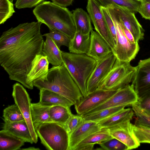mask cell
I'll list each match as a JSON object with an SVG mask.
<instances>
[{
    "label": "cell",
    "mask_w": 150,
    "mask_h": 150,
    "mask_svg": "<svg viewBox=\"0 0 150 150\" xmlns=\"http://www.w3.org/2000/svg\"><path fill=\"white\" fill-rule=\"evenodd\" d=\"M112 52V49L105 40L97 32L92 30L90 33V45L86 54L97 61Z\"/></svg>",
    "instance_id": "2e32d148"
},
{
    "label": "cell",
    "mask_w": 150,
    "mask_h": 150,
    "mask_svg": "<svg viewBox=\"0 0 150 150\" xmlns=\"http://www.w3.org/2000/svg\"><path fill=\"white\" fill-rule=\"evenodd\" d=\"M43 55L47 57L49 63L57 66L63 63L62 51L51 38L46 37L42 49Z\"/></svg>",
    "instance_id": "7402d4cb"
},
{
    "label": "cell",
    "mask_w": 150,
    "mask_h": 150,
    "mask_svg": "<svg viewBox=\"0 0 150 150\" xmlns=\"http://www.w3.org/2000/svg\"><path fill=\"white\" fill-rule=\"evenodd\" d=\"M136 67L130 62L121 61L116 59L112 69L101 81L97 89L117 91L132 82Z\"/></svg>",
    "instance_id": "8992f818"
},
{
    "label": "cell",
    "mask_w": 150,
    "mask_h": 150,
    "mask_svg": "<svg viewBox=\"0 0 150 150\" xmlns=\"http://www.w3.org/2000/svg\"><path fill=\"white\" fill-rule=\"evenodd\" d=\"M100 5L106 7L111 5L121 7L134 13L138 12L140 2L133 0H96Z\"/></svg>",
    "instance_id": "f546056e"
},
{
    "label": "cell",
    "mask_w": 150,
    "mask_h": 150,
    "mask_svg": "<svg viewBox=\"0 0 150 150\" xmlns=\"http://www.w3.org/2000/svg\"><path fill=\"white\" fill-rule=\"evenodd\" d=\"M49 63L47 57L43 54L37 56L27 77V82L31 90L34 86L33 82L43 77L47 73Z\"/></svg>",
    "instance_id": "ac0fdd59"
},
{
    "label": "cell",
    "mask_w": 150,
    "mask_h": 150,
    "mask_svg": "<svg viewBox=\"0 0 150 150\" xmlns=\"http://www.w3.org/2000/svg\"><path fill=\"white\" fill-rule=\"evenodd\" d=\"M41 143L49 150H68L69 134L65 127L54 122L43 123L35 129Z\"/></svg>",
    "instance_id": "5b68a950"
},
{
    "label": "cell",
    "mask_w": 150,
    "mask_h": 150,
    "mask_svg": "<svg viewBox=\"0 0 150 150\" xmlns=\"http://www.w3.org/2000/svg\"><path fill=\"white\" fill-rule=\"evenodd\" d=\"M23 140L4 129L0 131V150H17L24 144Z\"/></svg>",
    "instance_id": "4316f807"
},
{
    "label": "cell",
    "mask_w": 150,
    "mask_h": 150,
    "mask_svg": "<svg viewBox=\"0 0 150 150\" xmlns=\"http://www.w3.org/2000/svg\"><path fill=\"white\" fill-rule=\"evenodd\" d=\"M100 150H128L127 146L117 139L112 137L99 144Z\"/></svg>",
    "instance_id": "e575fe53"
},
{
    "label": "cell",
    "mask_w": 150,
    "mask_h": 150,
    "mask_svg": "<svg viewBox=\"0 0 150 150\" xmlns=\"http://www.w3.org/2000/svg\"><path fill=\"white\" fill-rule=\"evenodd\" d=\"M133 0L135 1H136L138 2H140L141 1V0Z\"/></svg>",
    "instance_id": "bcb514c9"
},
{
    "label": "cell",
    "mask_w": 150,
    "mask_h": 150,
    "mask_svg": "<svg viewBox=\"0 0 150 150\" xmlns=\"http://www.w3.org/2000/svg\"><path fill=\"white\" fill-rule=\"evenodd\" d=\"M38 21L21 23L4 32L0 37V64L11 80L29 89L27 75L44 40Z\"/></svg>",
    "instance_id": "6da1fadb"
},
{
    "label": "cell",
    "mask_w": 150,
    "mask_h": 150,
    "mask_svg": "<svg viewBox=\"0 0 150 150\" xmlns=\"http://www.w3.org/2000/svg\"><path fill=\"white\" fill-rule=\"evenodd\" d=\"M112 18L115 28L117 39L116 44L112 50V53L119 61L130 62L135 58L139 50L138 43L130 42L125 36L119 23Z\"/></svg>",
    "instance_id": "ba28073f"
},
{
    "label": "cell",
    "mask_w": 150,
    "mask_h": 150,
    "mask_svg": "<svg viewBox=\"0 0 150 150\" xmlns=\"http://www.w3.org/2000/svg\"><path fill=\"white\" fill-rule=\"evenodd\" d=\"M108 128H102L89 135L80 142L75 150H92L95 144H99L112 138Z\"/></svg>",
    "instance_id": "44dd1931"
},
{
    "label": "cell",
    "mask_w": 150,
    "mask_h": 150,
    "mask_svg": "<svg viewBox=\"0 0 150 150\" xmlns=\"http://www.w3.org/2000/svg\"><path fill=\"white\" fill-rule=\"evenodd\" d=\"M142 1H145L150 3V0H141V2Z\"/></svg>",
    "instance_id": "f6af8a7d"
},
{
    "label": "cell",
    "mask_w": 150,
    "mask_h": 150,
    "mask_svg": "<svg viewBox=\"0 0 150 150\" xmlns=\"http://www.w3.org/2000/svg\"><path fill=\"white\" fill-rule=\"evenodd\" d=\"M101 129L96 122L84 121L69 135L68 150H75L76 146L82 141Z\"/></svg>",
    "instance_id": "e0dca14e"
},
{
    "label": "cell",
    "mask_w": 150,
    "mask_h": 150,
    "mask_svg": "<svg viewBox=\"0 0 150 150\" xmlns=\"http://www.w3.org/2000/svg\"><path fill=\"white\" fill-rule=\"evenodd\" d=\"M137 103L144 111L150 114V92L138 99Z\"/></svg>",
    "instance_id": "ab89813d"
},
{
    "label": "cell",
    "mask_w": 150,
    "mask_h": 150,
    "mask_svg": "<svg viewBox=\"0 0 150 150\" xmlns=\"http://www.w3.org/2000/svg\"><path fill=\"white\" fill-rule=\"evenodd\" d=\"M135 67L131 85L138 99L150 92V57L140 60Z\"/></svg>",
    "instance_id": "4fadbf2b"
},
{
    "label": "cell",
    "mask_w": 150,
    "mask_h": 150,
    "mask_svg": "<svg viewBox=\"0 0 150 150\" xmlns=\"http://www.w3.org/2000/svg\"><path fill=\"white\" fill-rule=\"evenodd\" d=\"M116 59V57L112 52L103 59L97 61L96 66L87 81V94L97 89L100 82L112 69Z\"/></svg>",
    "instance_id": "7c38bea8"
},
{
    "label": "cell",
    "mask_w": 150,
    "mask_h": 150,
    "mask_svg": "<svg viewBox=\"0 0 150 150\" xmlns=\"http://www.w3.org/2000/svg\"><path fill=\"white\" fill-rule=\"evenodd\" d=\"M116 21L119 24L125 36L130 42L132 43L138 42H136L132 35L128 30L121 23L117 21Z\"/></svg>",
    "instance_id": "b9f144b4"
},
{
    "label": "cell",
    "mask_w": 150,
    "mask_h": 150,
    "mask_svg": "<svg viewBox=\"0 0 150 150\" xmlns=\"http://www.w3.org/2000/svg\"><path fill=\"white\" fill-rule=\"evenodd\" d=\"M106 8L112 18L121 23L130 32L136 42H138L143 39L144 30L134 13L116 5H111Z\"/></svg>",
    "instance_id": "52a82bcc"
},
{
    "label": "cell",
    "mask_w": 150,
    "mask_h": 150,
    "mask_svg": "<svg viewBox=\"0 0 150 150\" xmlns=\"http://www.w3.org/2000/svg\"><path fill=\"white\" fill-rule=\"evenodd\" d=\"M138 12L143 18L150 20V3L145 1L140 2Z\"/></svg>",
    "instance_id": "60d3db41"
},
{
    "label": "cell",
    "mask_w": 150,
    "mask_h": 150,
    "mask_svg": "<svg viewBox=\"0 0 150 150\" xmlns=\"http://www.w3.org/2000/svg\"><path fill=\"white\" fill-rule=\"evenodd\" d=\"M84 121V120L81 115L78 114L75 115L72 114L65 126L69 135Z\"/></svg>",
    "instance_id": "8d00e7d4"
},
{
    "label": "cell",
    "mask_w": 150,
    "mask_h": 150,
    "mask_svg": "<svg viewBox=\"0 0 150 150\" xmlns=\"http://www.w3.org/2000/svg\"><path fill=\"white\" fill-rule=\"evenodd\" d=\"M132 125L129 121L108 128L110 135L124 144L128 150L137 148L140 145L133 132Z\"/></svg>",
    "instance_id": "9a60e30c"
},
{
    "label": "cell",
    "mask_w": 150,
    "mask_h": 150,
    "mask_svg": "<svg viewBox=\"0 0 150 150\" xmlns=\"http://www.w3.org/2000/svg\"><path fill=\"white\" fill-rule=\"evenodd\" d=\"M132 106L136 117L134 125L150 129V114L143 110L137 103Z\"/></svg>",
    "instance_id": "4dcf8cb0"
},
{
    "label": "cell",
    "mask_w": 150,
    "mask_h": 150,
    "mask_svg": "<svg viewBox=\"0 0 150 150\" xmlns=\"http://www.w3.org/2000/svg\"><path fill=\"white\" fill-rule=\"evenodd\" d=\"M72 114L70 108L64 106H54L50 108L49 115L52 122L60 124L64 127Z\"/></svg>",
    "instance_id": "83f0119b"
},
{
    "label": "cell",
    "mask_w": 150,
    "mask_h": 150,
    "mask_svg": "<svg viewBox=\"0 0 150 150\" xmlns=\"http://www.w3.org/2000/svg\"><path fill=\"white\" fill-rule=\"evenodd\" d=\"M12 95L15 103L21 111L26 121L34 143L38 141V136L33 125L31 115V100L27 91L22 85L17 83L13 86Z\"/></svg>",
    "instance_id": "30bf717a"
},
{
    "label": "cell",
    "mask_w": 150,
    "mask_h": 150,
    "mask_svg": "<svg viewBox=\"0 0 150 150\" xmlns=\"http://www.w3.org/2000/svg\"><path fill=\"white\" fill-rule=\"evenodd\" d=\"M52 2L62 7H66L71 5L74 0H51Z\"/></svg>",
    "instance_id": "7bdbcfd3"
},
{
    "label": "cell",
    "mask_w": 150,
    "mask_h": 150,
    "mask_svg": "<svg viewBox=\"0 0 150 150\" xmlns=\"http://www.w3.org/2000/svg\"><path fill=\"white\" fill-rule=\"evenodd\" d=\"M45 0H16L15 4L16 8L18 9L31 8L36 7Z\"/></svg>",
    "instance_id": "f35d334b"
},
{
    "label": "cell",
    "mask_w": 150,
    "mask_h": 150,
    "mask_svg": "<svg viewBox=\"0 0 150 150\" xmlns=\"http://www.w3.org/2000/svg\"><path fill=\"white\" fill-rule=\"evenodd\" d=\"M63 63L75 82L83 96L87 95V81L97 61L86 54H77L62 51Z\"/></svg>",
    "instance_id": "277c9868"
},
{
    "label": "cell",
    "mask_w": 150,
    "mask_h": 150,
    "mask_svg": "<svg viewBox=\"0 0 150 150\" xmlns=\"http://www.w3.org/2000/svg\"><path fill=\"white\" fill-rule=\"evenodd\" d=\"M42 36L51 38L59 49L62 46L68 47L71 40L69 37L64 34L54 30H50L49 33L44 34Z\"/></svg>",
    "instance_id": "836d02e7"
},
{
    "label": "cell",
    "mask_w": 150,
    "mask_h": 150,
    "mask_svg": "<svg viewBox=\"0 0 150 150\" xmlns=\"http://www.w3.org/2000/svg\"><path fill=\"white\" fill-rule=\"evenodd\" d=\"M50 107L42 105L39 102L31 103V117L33 124L35 130L41 124L52 122L49 115Z\"/></svg>",
    "instance_id": "484cf974"
},
{
    "label": "cell",
    "mask_w": 150,
    "mask_h": 150,
    "mask_svg": "<svg viewBox=\"0 0 150 150\" xmlns=\"http://www.w3.org/2000/svg\"><path fill=\"white\" fill-rule=\"evenodd\" d=\"M117 91L97 89L83 96L79 102L74 105L77 114L82 116L105 102Z\"/></svg>",
    "instance_id": "5bb4252c"
},
{
    "label": "cell",
    "mask_w": 150,
    "mask_h": 150,
    "mask_svg": "<svg viewBox=\"0 0 150 150\" xmlns=\"http://www.w3.org/2000/svg\"><path fill=\"white\" fill-rule=\"evenodd\" d=\"M126 107L121 106L107 108L82 117L85 121H91L97 123L122 110Z\"/></svg>",
    "instance_id": "f1b7e54d"
},
{
    "label": "cell",
    "mask_w": 150,
    "mask_h": 150,
    "mask_svg": "<svg viewBox=\"0 0 150 150\" xmlns=\"http://www.w3.org/2000/svg\"><path fill=\"white\" fill-rule=\"evenodd\" d=\"M25 149V150H38L39 149L38 148H36L34 147H30L26 149Z\"/></svg>",
    "instance_id": "ee69618b"
},
{
    "label": "cell",
    "mask_w": 150,
    "mask_h": 150,
    "mask_svg": "<svg viewBox=\"0 0 150 150\" xmlns=\"http://www.w3.org/2000/svg\"><path fill=\"white\" fill-rule=\"evenodd\" d=\"M11 2H13V1L14 0H9Z\"/></svg>",
    "instance_id": "7dc6e473"
},
{
    "label": "cell",
    "mask_w": 150,
    "mask_h": 150,
    "mask_svg": "<svg viewBox=\"0 0 150 150\" xmlns=\"http://www.w3.org/2000/svg\"><path fill=\"white\" fill-rule=\"evenodd\" d=\"M2 129L23 140L25 142L34 143L27 124L24 120L11 122L4 120Z\"/></svg>",
    "instance_id": "d6986e66"
},
{
    "label": "cell",
    "mask_w": 150,
    "mask_h": 150,
    "mask_svg": "<svg viewBox=\"0 0 150 150\" xmlns=\"http://www.w3.org/2000/svg\"><path fill=\"white\" fill-rule=\"evenodd\" d=\"M40 91L39 102L42 105L50 107L61 105L69 108L74 105L67 98L56 93L45 89Z\"/></svg>",
    "instance_id": "ffe728a7"
},
{
    "label": "cell",
    "mask_w": 150,
    "mask_h": 150,
    "mask_svg": "<svg viewBox=\"0 0 150 150\" xmlns=\"http://www.w3.org/2000/svg\"><path fill=\"white\" fill-rule=\"evenodd\" d=\"M4 120L11 122L20 121L24 118L18 105L16 104L7 107L3 112Z\"/></svg>",
    "instance_id": "1f68e13d"
},
{
    "label": "cell",
    "mask_w": 150,
    "mask_h": 150,
    "mask_svg": "<svg viewBox=\"0 0 150 150\" xmlns=\"http://www.w3.org/2000/svg\"><path fill=\"white\" fill-rule=\"evenodd\" d=\"M33 13L38 21L46 25L49 30L60 32L71 39L76 28L72 14L66 7L50 1H44L34 8Z\"/></svg>",
    "instance_id": "3957f363"
},
{
    "label": "cell",
    "mask_w": 150,
    "mask_h": 150,
    "mask_svg": "<svg viewBox=\"0 0 150 150\" xmlns=\"http://www.w3.org/2000/svg\"><path fill=\"white\" fill-rule=\"evenodd\" d=\"M15 12L13 2L9 0H0V24H3Z\"/></svg>",
    "instance_id": "d6a6232c"
},
{
    "label": "cell",
    "mask_w": 150,
    "mask_h": 150,
    "mask_svg": "<svg viewBox=\"0 0 150 150\" xmlns=\"http://www.w3.org/2000/svg\"><path fill=\"white\" fill-rule=\"evenodd\" d=\"M138 100L137 94L131 85L117 90L105 102L91 110L82 116H84L102 110L121 106L131 105Z\"/></svg>",
    "instance_id": "9c48e42d"
},
{
    "label": "cell",
    "mask_w": 150,
    "mask_h": 150,
    "mask_svg": "<svg viewBox=\"0 0 150 150\" xmlns=\"http://www.w3.org/2000/svg\"><path fill=\"white\" fill-rule=\"evenodd\" d=\"M90 43V34H83L76 32L71 39L68 47L69 52L77 54H87Z\"/></svg>",
    "instance_id": "cb8c5ba5"
},
{
    "label": "cell",
    "mask_w": 150,
    "mask_h": 150,
    "mask_svg": "<svg viewBox=\"0 0 150 150\" xmlns=\"http://www.w3.org/2000/svg\"><path fill=\"white\" fill-rule=\"evenodd\" d=\"M33 85L39 90L47 89L59 94L74 105L83 98L78 86L63 63L53 66L43 77L34 81Z\"/></svg>",
    "instance_id": "7a4b0ae2"
},
{
    "label": "cell",
    "mask_w": 150,
    "mask_h": 150,
    "mask_svg": "<svg viewBox=\"0 0 150 150\" xmlns=\"http://www.w3.org/2000/svg\"><path fill=\"white\" fill-rule=\"evenodd\" d=\"M134 114L131 108H125L109 117L97 122L101 128H108L123 122L131 121Z\"/></svg>",
    "instance_id": "d4e9b609"
},
{
    "label": "cell",
    "mask_w": 150,
    "mask_h": 150,
    "mask_svg": "<svg viewBox=\"0 0 150 150\" xmlns=\"http://www.w3.org/2000/svg\"><path fill=\"white\" fill-rule=\"evenodd\" d=\"M133 132L140 143L150 144V129L133 124Z\"/></svg>",
    "instance_id": "d590c367"
},
{
    "label": "cell",
    "mask_w": 150,
    "mask_h": 150,
    "mask_svg": "<svg viewBox=\"0 0 150 150\" xmlns=\"http://www.w3.org/2000/svg\"><path fill=\"white\" fill-rule=\"evenodd\" d=\"M100 7L101 5L96 0H88L86 9L95 29L105 40L112 51L115 45Z\"/></svg>",
    "instance_id": "8fae6325"
},
{
    "label": "cell",
    "mask_w": 150,
    "mask_h": 150,
    "mask_svg": "<svg viewBox=\"0 0 150 150\" xmlns=\"http://www.w3.org/2000/svg\"><path fill=\"white\" fill-rule=\"evenodd\" d=\"M100 8L115 46L117 39L116 29L114 23L106 8L101 5Z\"/></svg>",
    "instance_id": "74e56055"
},
{
    "label": "cell",
    "mask_w": 150,
    "mask_h": 150,
    "mask_svg": "<svg viewBox=\"0 0 150 150\" xmlns=\"http://www.w3.org/2000/svg\"><path fill=\"white\" fill-rule=\"evenodd\" d=\"M72 14L76 32L83 34L90 33L93 30L89 15L80 8L74 10Z\"/></svg>",
    "instance_id": "603a6c76"
}]
</instances>
